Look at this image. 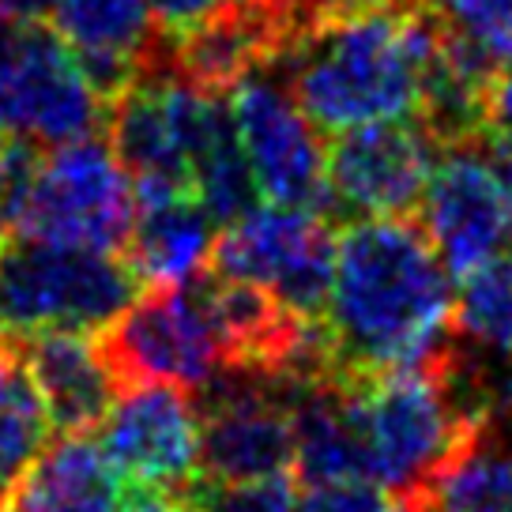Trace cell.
<instances>
[{
  "label": "cell",
  "instance_id": "cb8c5ba5",
  "mask_svg": "<svg viewBox=\"0 0 512 512\" xmlns=\"http://www.w3.org/2000/svg\"><path fill=\"white\" fill-rule=\"evenodd\" d=\"M298 512H422L411 497L392 494L388 486L369 479H336L302 486Z\"/></svg>",
  "mask_w": 512,
  "mask_h": 512
},
{
  "label": "cell",
  "instance_id": "52a82bcc",
  "mask_svg": "<svg viewBox=\"0 0 512 512\" xmlns=\"http://www.w3.org/2000/svg\"><path fill=\"white\" fill-rule=\"evenodd\" d=\"M98 343L121 384L166 381L200 392L230 366L204 275L177 287H144L98 332Z\"/></svg>",
  "mask_w": 512,
  "mask_h": 512
},
{
  "label": "cell",
  "instance_id": "3957f363",
  "mask_svg": "<svg viewBox=\"0 0 512 512\" xmlns=\"http://www.w3.org/2000/svg\"><path fill=\"white\" fill-rule=\"evenodd\" d=\"M343 403L362 456V479L381 482L415 505L475 422L452 384L448 351L426 366L343 381Z\"/></svg>",
  "mask_w": 512,
  "mask_h": 512
},
{
  "label": "cell",
  "instance_id": "5b68a950",
  "mask_svg": "<svg viewBox=\"0 0 512 512\" xmlns=\"http://www.w3.org/2000/svg\"><path fill=\"white\" fill-rule=\"evenodd\" d=\"M223 95L192 83L166 61L136 72L110 98L106 136L113 155L132 174L136 196L147 192H192V170L230 132Z\"/></svg>",
  "mask_w": 512,
  "mask_h": 512
},
{
  "label": "cell",
  "instance_id": "ffe728a7",
  "mask_svg": "<svg viewBox=\"0 0 512 512\" xmlns=\"http://www.w3.org/2000/svg\"><path fill=\"white\" fill-rule=\"evenodd\" d=\"M49 415L34 381L16 351L0 339V501L19 479V471L49 441Z\"/></svg>",
  "mask_w": 512,
  "mask_h": 512
},
{
  "label": "cell",
  "instance_id": "83f0119b",
  "mask_svg": "<svg viewBox=\"0 0 512 512\" xmlns=\"http://www.w3.org/2000/svg\"><path fill=\"white\" fill-rule=\"evenodd\" d=\"M31 144L23 140H0V234L8 226V208H12V192L19 185V174L31 159Z\"/></svg>",
  "mask_w": 512,
  "mask_h": 512
},
{
  "label": "cell",
  "instance_id": "f1b7e54d",
  "mask_svg": "<svg viewBox=\"0 0 512 512\" xmlns=\"http://www.w3.org/2000/svg\"><path fill=\"white\" fill-rule=\"evenodd\" d=\"M53 0H0V19L8 23H42Z\"/></svg>",
  "mask_w": 512,
  "mask_h": 512
},
{
  "label": "cell",
  "instance_id": "ba28073f",
  "mask_svg": "<svg viewBox=\"0 0 512 512\" xmlns=\"http://www.w3.org/2000/svg\"><path fill=\"white\" fill-rule=\"evenodd\" d=\"M211 260L219 275L253 283L290 313L320 320L336 268V230L324 211L253 204L223 223Z\"/></svg>",
  "mask_w": 512,
  "mask_h": 512
},
{
  "label": "cell",
  "instance_id": "d6986e66",
  "mask_svg": "<svg viewBox=\"0 0 512 512\" xmlns=\"http://www.w3.org/2000/svg\"><path fill=\"white\" fill-rule=\"evenodd\" d=\"M422 512H512V411L471 422L460 448L418 497Z\"/></svg>",
  "mask_w": 512,
  "mask_h": 512
},
{
  "label": "cell",
  "instance_id": "4316f807",
  "mask_svg": "<svg viewBox=\"0 0 512 512\" xmlns=\"http://www.w3.org/2000/svg\"><path fill=\"white\" fill-rule=\"evenodd\" d=\"M151 16L159 19V27L166 38L189 31L192 23H200L204 16H211L219 8V0H147Z\"/></svg>",
  "mask_w": 512,
  "mask_h": 512
},
{
  "label": "cell",
  "instance_id": "277c9868",
  "mask_svg": "<svg viewBox=\"0 0 512 512\" xmlns=\"http://www.w3.org/2000/svg\"><path fill=\"white\" fill-rule=\"evenodd\" d=\"M136 219V189L110 140L80 136L34 147L12 192V234L121 253Z\"/></svg>",
  "mask_w": 512,
  "mask_h": 512
},
{
  "label": "cell",
  "instance_id": "ac0fdd59",
  "mask_svg": "<svg viewBox=\"0 0 512 512\" xmlns=\"http://www.w3.org/2000/svg\"><path fill=\"white\" fill-rule=\"evenodd\" d=\"M121 475L91 433H57L19 471L0 512H113Z\"/></svg>",
  "mask_w": 512,
  "mask_h": 512
},
{
  "label": "cell",
  "instance_id": "7a4b0ae2",
  "mask_svg": "<svg viewBox=\"0 0 512 512\" xmlns=\"http://www.w3.org/2000/svg\"><path fill=\"white\" fill-rule=\"evenodd\" d=\"M437 57L430 0H313L275 68L320 132H347L422 117Z\"/></svg>",
  "mask_w": 512,
  "mask_h": 512
},
{
  "label": "cell",
  "instance_id": "4fadbf2b",
  "mask_svg": "<svg viewBox=\"0 0 512 512\" xmlns=\"http://www.w3.org/2000/svg\"><path fill=\"white\" fill-rule=\"evenodd\" d=\"M437 136L418 117L336 132L328 147V208L347 215H411L437 159Z\"/></svg>",
  "mask_w": 512,
  "mask_h": 512
},
{
  "label": "cell",
  "instance_id": "7c38bea8",
  "mask_svg": "<svg viewBox=\"0 0 512 512\" xmlns=\"http://www.w3.org/2000/svg\"><path fill=\"white\" fill-rule=\"evenodd\" d=\"M192 396L200 411L196 479L241 482L294 471V430L283 381L249 369H223Z\"/></svg>",
  "mask_w": 512,
  "mask_h": 512
},
{
  "label": "cell",
  "instance_id": "7402d4cb",
  "mask_svg": "<svg viewBox=\"0 0 512 512\" xmlns=\"http://www.w3.org/2000/svg\"><path fill=\"white\" fill-rule=\"evenodd\" d=\"M448 42L501 72L512 64V0H430Z\"/></svg>",
  "mask_w": 512,
  "mask_h": 512
},
{
  "label": "cell",
  "instance_id": "9c48e42d",
  "mask_svg": "<svg viewBox=\"0 0 512 512\" xmlns=\"http://www.w3.org/2000/svg\"><path fill=\"white\" fill-rule=\"evenodd\" d=\"M226 95L256 196L287 208L328 211V147L275 64L241 76Z\"/></svg>",
  "mask_w": 512,
  "mask_h": 512
},
{
  "label": "cell",
  "instance_id": "603a6c76",
  "mask_svg": "<svg viewBox=\"0 0 512 512\" xmlns=\"http://www.w3.org/2000/svg\"><path fill=\"white\" fill-rule=\"evenodd\" d=\"M192 512H298L302 509V482L294 471L264 475V479L211 482L192 479L185 486Z\"/></svg>",
  "mask_w": 512,
  "mask_h": 512
},
{
  "label": "cell",
  "instance_id": "d4e9b609",
  "mask_svg": "<svg viewBox=\"0 0 512 512\" xmlns=\"http://www.w3.org/2000/svg\"><path fill=\"white\" fill-rule=\"evenodd\" d=\"M482 132L490 136V155H494L497 170L512 192V64H505L490 83Z\"/></svg>",
  "mask_w": 512,
  "mask_h": 512
},
{
  "label": "cell",
  "instance_id": "44dd1931",
  "mask_svg": "<svg viewBox=\"0 0 512 512\" xmlns=\"http://www.w3.org/2000/svg\"><path fill=\"white\" fill-rule=\"evenodd\" d=\"M456 336L512 358V249L464 275L456 294Z\"/></svg>",
  "mask_w": 512,
  "mask_h": 512
},
{
  "label": "cell",
  "instance_id": "8992f818",
  "mask_svg": "<svg viewBox=\"0 0 512 512\" xmlns=\"http://www.w3.org/2000/svg\"><path fill=\"white\" fill-rule=\"evenodd\" d=\"M140 290L121 253L23 234L0 241V339L34 332L98 336Z\"/></svg>",
  "mask_w": 512,
  "mask_h": 512
},
{
  "label": "cell",
  "instance_id": "8fae6325",
  "mask_svg": "<svg viewBox=\"0 0 512 512\" xmlns=\"http://www.w3.org/2000/svg\"><path fill=\"white\" fill-rule=\"evenodd\" d=\"M418 208L422 230L452 279L512 249V192L479 136L441 144Z\"/></svg>",
  "mask_w": 512,
  "mask_h": 512
},
{
  "label": "cell",
  "instance_id": "484cf974",
  "mask_svg": "<svg viewBox=\"0 0 512 512\" xmlns=\"http://www.w3.org/2000/svg\"><path fill=\"white\" fill-rule=\"evenodd\" d=\"M113 512H192L185 486H166V482L128 479L117 494V509Z\"/></svg>",
  "mask_w": 512,
  "mask_h": 512
},
{
  "label": "cell",
  "instance_id": "6da1fadb",
  "mask_svg": "<svg viewBox=\"0 0 512 512\" xmlns=\"http://www.w3.org/2000/svg\"><path fill=\"white\" fill-rule=\"evenodd\" d=\"M320 328L343 381L426 366L452 347L456 290L422 223L362 215L339 234Z\"/></svg>",
  "mask_w": 512,
  "mask_h": 512
},
{
  "label": "cell",
  "instance_id": "30bf717a",
  "mask_svg": "<svg viewBox=\"0 0 512 512\" xmlns=\"http://www.w3.org/2000/svg\"><path fill=\"white\" fill-rule=\"evenodd\" d=\"M110 98L53 31L19 23L0 61V140L53 147L95 136Z\"/></svg>",
  "mask_w": 512,
  "mask_h": 512
},
{
  "label": "cell",
  "instance_id": "2e32d148",
  "mask_svg": "<svg viewBox=\"0 0 512 512\" xmlns=\"http://www.w3.org/2000/svg\"><path fill=\"white\" fill-rule=\"evenodd\" d=\"M23 362L38 396L46 403L49 426L57 433H91L117 396V373L102 343L91 332H34L4 339Z\"/></svg>",
  "mask_w": 512,
  "mask_h": 512
},
{
  "label": "cell",
  "instance_id": "5bb4252c",
  "mask_svg": "<svg viewBox=\"0 0 512 512\" xmlns=\"http://www.w3.org/2000/svg\"><path fill=\"white\" fill-rule=\"evenodd\" d=\"M98 426L106 456L128 479L189 486L200 471V411L189 388L128 381Z\"/></svg>",
  "mask_w": 512,
  "mask_h": 512
},
{
  "label": "cell",
  "instance_id": "9a60e30c",
  "mask_svg": "<svg viewBox=\"0 0 512 512\" xmlns=\"http://www.w3.org/2000/svg\"><path fill=\"white\" fill-rule=\"evenodd\" d=\"M49 19L53 34L72 49L106 98L159 61L166 49V34L147 0H53Z\"/></svg>",
  "mask_w": 512,
  "mask_h": 512
},
{
  "label": "cell",
  "instance_id": "e0dca14e",
  "mask_svg": "<svg viewBox=\"0 0 512 512\" xmlns=\"http://www.w3.org/2000/svg\"><path fill=\"white\" fill-rule=\"evenodd\" d=\"M219 223L192 192L136 196V219L125 241V260L140 287H177L211 268Z\"/></svg>",
  "mask_w": 512,
  "mask_h": 512
}]
</instances>
